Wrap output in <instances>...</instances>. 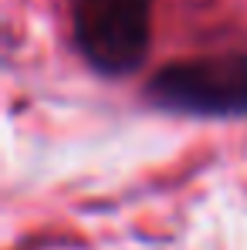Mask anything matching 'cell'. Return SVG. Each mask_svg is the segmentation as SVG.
I'll return each mask as SVG.
<instances>
[{
	"mask_svg": "<svg viewBox=\"0 0 247 250\" xmlns=\"http://www.w3.org/2000/svg\"><path fill=\"white\" fill-rule=\"evenodd\" d=\"M146 102L169 115L247 119V54L169 61L146 82Z\"/></svg>",
	"mask_w": 247,
	"mask_h": 250,
	"instance_id": "obj_1",
	"label": "cell"
},
{
	"mask_svg": "<svg viewBox=\"0 0 247 250\" xmlns=\"http://www.w3.org/2000/svg\"><path fill=\"white\" fill-rule=\"evenodd\" d=\"M82 61L102 78L132 75L153 44V0H68Z\"/></svg>",
	"mask_w": 247,
	"mask_h": 250,
	"instance_id": "obj_2",
	"label": "cell"
}]
</instances>
